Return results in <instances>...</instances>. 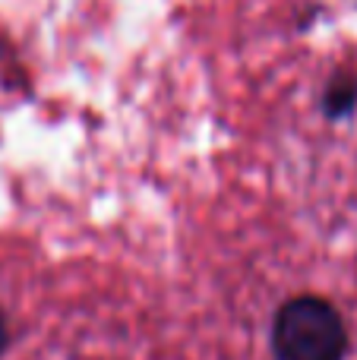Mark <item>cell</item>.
<instances>
[{
  "instance_id": "obj_1",
  "label": "cell",
  "mask_w": 357,
  "mask_h": 360,
  "mask_svg": "<svg viewBox=\"0 0 357 360\" xmlns=\"http://www.w3.org/2000/svg\"><path fill=\"white\" fill-rule=\"evenodd\" d=\"M272 348L278 360H342L348 348L345 323L323 297H294L278 310Z\"/></svg>"
},
{
  "instance_id": "obj_2",
  "label": "cell",
  "mask_w": 357,
  "mask_h": 360,
  "mask_svg": "<svg viewBox=\"0 0 357 360\" xmlns=\"http://www.w3.org/2000/svg\"><path fill=\"white\" fill-rule=\"evenodd\" d=\"M6 348V323H4V316H0V351Z\"/></svg>"
}]
</instances>
